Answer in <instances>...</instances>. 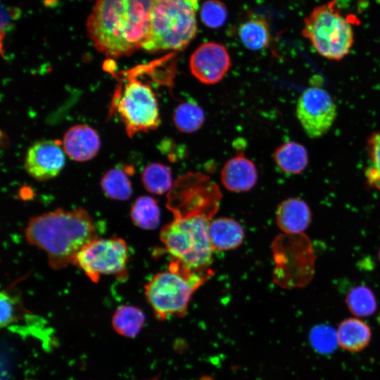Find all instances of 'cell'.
<instances>
[{
  "label": "cell",
  "instance_id": "cell-1",
  "mask_svg": "<svg viewBox=\"0 0 380 380\" xmlns=\"http://www.w3.org/2000/svg\"><path fill=\"white\" fill-rule=\"evenodd\" d=\"M154 0H97L87 20L96 49L118 58L143 48L150 30Z\"/></svg>",
  "mask_w": 380,
  "mask_h": 380
},
{
  "label": "cell",
  "instance_id": "cell-2",
  "mask_svg": "<svg viewBox=\"0 0 380 380\" xmlns=\"http://www.w3.org/2000/svg\"><path fill=\"white\" fill-rule=\"evenodd\" d=\"M25 234L30 244L45 251L49 265L57 270L72 263L77 253L96 238L92 217L81 208L56 209L32 217Z\"/></svg>",
  "mask_w": 380,
  "mask_h": 380
},
{
  "label": "cell",
  "instance_id": "cell-3",
  "mask_svg": "<svg viewBox=\"0 0 380 380\" xmlns=\"http://www.w3.org/2000/svg\"><path fill=\"white\" fill-rule=\"evenodd\" d=\"M213 274L191 269L174 258L167 271L155 274L144 286L145 296L157 319L184 316L194 293Z\"/></svg>",
  "mask_w": 380,
  "mask_h": 380
},
{
  "label": "cell",
  "instance_id": "cell-4",
  "mask_svg": "<svg viewBox=\"0 0 380 380\" xmlns=\"http://www.w3.org/2000/svg\"><path fill=\"white\" fill-rule=\"evenodd\" d=\"M200 0H154L148 37L143 49L151 53L181 51L197 33Z\"/></svg>",
  "mask_w": 380,
  "mask_h": 380
},
{
  "label": "cell",
  "instance_id": "cell-5",
  "mask_svg": "<svg viewBox=\"0 0 380 380\" xmlns=\"http://www.w3.org/2000/svg\"><path fill=\"white\" fill-rule=\"evenodd\" d=\"M210 218L204 216L175 217L160 232L167 251L186 266L196 270H210L213 250L208 227Z\"/></svg>",
  "mask_w": 380,
  "mask_h": 380
},
{
  "label": "cell",
  "instance_id": "cell-6",
  "mask_svg": "<svg viewBox=\"0 0 380 380\" xmlns=\"http://www.w3.org/2000/svg\"><path fill=\"white\" fill-rule=\"evenodd\" d=\"M302 34L325 58L341 61L354 44L351 20L336 6L335 0L316 6L304 19Z\"/></svg>",
  "mask_w": 380,
  "mask_h": 380
},
{
  "label": "cell",
  "instance_id": "cell-7",
  "mask_svg": "<svg viewBox=\"0 0 380 380\" xmlns=\"http://www.w3.org/2000/svg\"><path fill=\"white\" fill-rule=\"evenodd\" d=\"M273 247L275 282L289 289L307 285L313 277L315 262L308 237L303 233L285 234L275 239Z\"/></svg>",
  "mask_w": 380,
  "mask_h": 380
},
{
  "label": "cell",
  "instance_id": "cell-8",
  "mask_svg": "<svg viewBox=\"0 0 380 380\" xmlns=\"http://www.w3.org/2000/svg\"><path fill=\"white\" fill-rule=\"evenodd\" d=\"M221 194L217 186L201 174H189L176 182L169 191L167 207L175 217L205 216L218 209Z\"/></svg>",
  "mask_w": 380,
  "mask_h": 380
},
{
  "label": "cell",
  "instance_id": "cell-9",
  "mask_svg": "<svg viewBox=\"0 0 380 380\" xmlns=\"http://www.w3.org/2000/svg\"><path fill=\"white\" fill-rule=\"evenodd\" d=\"M129 258V249L124 239L114 236L95 238L77 253L72 264L97 283L103 275L125 278Z\"/></svg>",
  "mask_w": 380,
  "mask_h": 380
},
{
  "label": "cell",
  "instance_id": "cell-10",
  "mask_svg": "<svg viewBox=\"0 0 380 380\" xmlns=\"http://www.w3.org/2000/svg\"><path fill=\"white\" fill-rule=\"evenodd\" d=\"M115 100L116 110L129 136L156 129L160 125L157 98L148 84L131 79Z\"/></svg>",
  "mask_w": 380,
  "mask_h": 380
},
{
  "label": "cell",
  "instance_id": "cell-11",
  "mask_svg": "<svg viewBox=\"0 0 380 380\" xmlns=\"http://www.w3.org/2000/svg\"><path fill=\"white\" fill-rule=\"evenodd\" d=\"M336 115L334 100L322 88L308 87L298 98L296 115L310 138L317 139L324 135L332 127Z\"/></svg>",
  "mask_w": 380,
  "mask_h": 380
},
{
  "label": "cell",
  "instance_id": "cell-12",
  "mask_svg": "<svg viewBox=\"0 0 380 380\" xmlns=\"http://www.w3.org/2000/svg\"><path fill=\"white\" fill-rule=\"evenodd\" d=\"M231 66L227 48L217 42L201 44L191 54L189 68L192 75L201 82L213 84L220 82Z\"/></svg>",
  "mask_w": 380,
  "mask_h": 380
},
{
  "label": "cell",
  "instance_id": "cell-13",
  "mask_svg": "<svg viewBox=\"0 0 380 380\" xmlns=\"http://www.w3.org/2000/svg\"><path fill=\"white\" fill-rule=\"evenodd\" d=\"M65 162V151L58 141L41 140L28 148L25 168L32 178L45 181L56 177Z\"/></svg>",
  "mask_w": 380,
  "mask_h": 380
},
{
  "label": "cell",
  "instance_id": "cell-14",
  "mask_svg": "<svg viewBox=\"0 0 380 380\" xmlns=\"http://www.w3.org/2000/svg\"><path fill=\"white\" fill-rule=\"evenodd\" d=\"M65 153L72 160L83 162L98 153L101 141L97 132L91 127L77 125L70 127L63 141Z\"/></svg>",
  "mask_w": 380,
  "mask_h": 380
},
{
  "label": "cell",
  "instance_id": "cell-15",
  "mask_svg": "<svg viewBox=\"0 0 380 380\" xmlns=\"http://www.w3.org/2000/svg\"><path fill=\"white\" fill-rule=\"evenodd\" d=\"M222 185L232 192H245L251 190L258 180V171L255 164L241 153L228 160L221 170Z\"/></svg>",
  "mask_w": 380,
  "mask_h": 380
},
{
  "label": "cell",
  "instance_id": "cell-16",
  "mask_svg": "<svg viewBox=\"0 0 380 380\" xmlns=\"http://www.w3.org/2000/svg\"><path fill=\"white\" fill-rule=\"evenodd\" d=\"M275 219L277 226L284 234H303L310 224L312 213L305 201L289 198L278 205Z\"/></svg>",
  "mask_w": 380,
  "mask_h": 380
},
{
  "label": "cell",
  "instance_id": "cell-17",
  "mask_svg": "<svg viewBox=\"0 0 380 380\" xmlns=\"http://www.w3.org/2000/svg\"><path fill=\"white\" fill-rule=\"evenodd\" d=\"M208 235L213 251L237 248L244 239V230L239 222L231 217H219L210 222Z\"/></svg>",
  "mask_w": 380,
  "mask_h": 380
},
{
  "label": "cell",
  "instance_id": "cell-18",
  "mask_svg": "<svg viewBox=\"0 0 380 380\" xmlns=\"http://www.w3.org/2000/svg\"><path fill=\"white\" fill-rule=\"evenodd\" d=\"M338 345L349 352H360L370 343L372 331L369 325L358 317L343 319L336 331Z\"/></svg>",
  "mask_w": 380,
  "mask_h": 380
},
{
  "label": "cell",
  "instance_id": "cell-19",
  "mask_svg": "<svg viewBox=\"0 0 380 380\" xmlns=\"http://www.w3.org/2000/svg\"><path fill=\"white\" fill-rule=\"evenodd\" d=\"M238 36L243 45L252 51L265 49L271 42V32L267 21L255 14L248 15L239 25Z\"/></svg>",
  "mask_w": 380,
  "mask_h": 380
},
{
  "label": "cell",
  "instance_id": "cell-20",
  "mask_svg": "<svg viewBox=\"0 0 380 380\" xmlns=\"http://www.w3.org/2000/svg\"><path fill=\"white\" fill-rule=\"evenodd\" d=\"M273 159L280 170L289 175L300 174L309 162L305 147L295 141H286L278 146L274 151Z\"/></svg>",
  "mask_w": 380,
  "mask_h": 380
},
{
  "label": "cell",
  "instance_id": "cell-21",
  "mask_svg": "<svg viewBox=\"0 0 380 380\" xmlns=\"http://www.w3.org/2000/svg\"><path fill=\"white\" fill-rule=\"evenodd\" d=\"M133 170L127 166H116L108 170L101 181V189L104 194L113 200H128L132 194L129 178Z\"/></svg>",
  "mask_w": 380,
  "mask_h": 380
},
{
  "label": "cell",
  "instance_id": "cell-22",
  "mask_svg": "<svg viewBox=\"0 0 380 380\" xmlns=\"http://www.w3.org/2000/svg\"><path fill=\"white\" fill-rule=\"evenodd\" d=\"M145 322L143 311L132 305L120 306L112 317L114 330L120 335L132 338L137 335Z\"/></svg>",
  "mask_w": 380,
  "mask_h": 380
},
{
  "label": "cell",
  "instance_id": "cell-23",
  "mask_svg": "<svg viewBox=\"0 0 380 380\" xmlns=\"http://www.w3.org/2000/svg\"><path fill=\"white\" fill-rule=\"evenodd\" d=\"M132 222L144 229H154L160 219V210L157 201L148 196L138 197L130 209Z\"/></svg>",
  "mask_w": 380,
  "mask_h": 380
},
{
  "label": "cell",
  "instance_id": "cell-24",
  "mask_svg": "<svg viewBox=\"0 0 380 380\" xmlns=\"http://www.w3.org/2000/svg\"><path fill=\"white\" fill-rule=\"evenodd\" d=\"M205 120V114L201 106L193 99L178 105L174 112L173 121L181 132L192 133L199 129Z\"/></svg>",
  "mask_w": 380,
  "mask_h": 380
},
{
  "label": "cell",
  "instance_id": "cell-25",
  "mask_svg": "<svg viewBox=\"0 0 380 380\" xmlns=\"http://www.w3.org/2000/svg\"><path fill=\"white\" fill-rule=\"evenodd\" d=\"M141 182L149 193L162 195L172 189V171L162 163H150L141 173Z\"/></svg>",
  "mask_w": 380,
  "mask_h": 380
},
{
  "label": "cell",
  "instance_id": "cell-26",
  "mask_svg": "<svg viewBox=\"0 0 380 380\" xmlns=\"http://www.w3.org/2000/svg\"><path fill=\"white\" fill-rule=\"evenodd\" d=\"M346 303L349 311L356 317L371 316L377 308V301L374 292L364 285L353 288L346 297Z\"/></svg>",
  "mask_w": 380,
  "mask_h": 380
},
{
  "label": "cell",
  "instance_id": "cell-27",
  "mask_svg": "<svg viewBox=\"0 0 380 380\" xmlns=\"http://www.w3.org/2000/svg\"><path fill=\"white\" fill-rule=\"evenodd\" d=\"M368 164L364 174L367 186L380 189V131L372 132L367 139Z\"/></svg>",
  "mask_w": 380,
  "mask_h": 380
},
{
  "label": "cell",
  "instance_id": "cell-28",
  "mask_svg": "<svg viewBox=\"0 0 380 380\" xmlns=\"http://www.w3.org/2000/svg\"><path fill=\"white\" fill-rule=\"evenodd\" d=\"M228 15L224 4L219 0H206L201 6L200 16L203 23L213 29L222 27Z\"/></svg>",
  "mask_w": 380,
  "mask_h": 380
},
{
  "label": "cell",
  "instance_id": "cell-29",
  "mask_svg": "<svg viewBox=\"0 0 380 380\" xmlns=\"http://www.w3.org/2000/svg\"><path fill=\"white\" fill-rule=\"evenodd\" d=\"M310 341L317 351L330 352L338 344L336 332L327 325L317 326L311 331Z\"/></svg>",
  "mask_w": 380,
  "mask_h": 380
},
{
  "label": "cell",
  "instance_id": "cell-30",
  "mask_svg": "<svg viewBox=\"0 0 380 380\" xmlns=\"http://www.w3.org/2000/svg\"><path fill=\"white\" fill-rule=\"evenodd\" d=\"M377 258H378V260H379V262L380 263V248H379V249L378 251Z\"/></svg>",
  "mask_w": 380,
  "mask_h": 380
}]
</instances>
